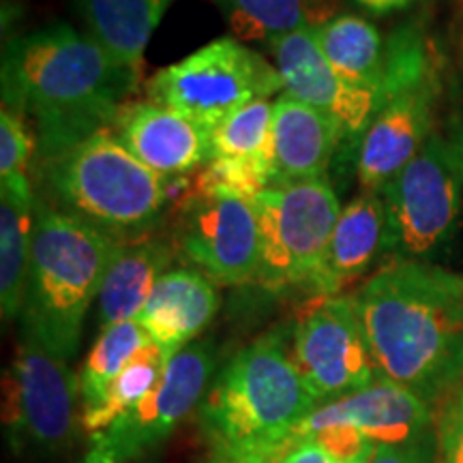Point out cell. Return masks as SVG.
<instances>
[{"instance_id": "52a82bcc", "label": "cell", "mask_w": 463, "mask_h": 463, "mask_svg": "<svg viewBox=\"0 0 463 463\" xmlns=\"http://www.w3.org/2000/svg\"><path fill=\"white\" fill-rule=\"evenodd\" d=\"M384 260L433 262L459 234L463 215V140L455 127L431 133L416 157L382 191Z\"/></svg>"}, {"instance_id": "8fae6325", "label": "cell", "mask_w": 463, "mask_h": 463, "mask_svg": "<svg viewBox=\"0 0 463 463\" xmlns=\"http://www.w3.org/2000/svg\"><path fill=\"white\" fill-rule=\"evenodd\" d=\"M215 352L195 341L167 364L153 391L108 430L89 436L82 463H133L164 444L187 416L200 408L211 384Z\"/></svg>"}, {"instance_id": "836d02e7", "label": "cell", "mask_w": 463, "mask_h": 463, "mask_svg": "<svg viewBox=\"0 0 463 463\" xmlns=\"http://www.w3.org/2000/svg\"><path fill=\"white\" fill-rule=\"evenodd\" d=\"M307 3V7H309V15H311V26H314V15H317V11H322L324 7H326V0H305ZM322 15H324V20H328L326 17V14H324L322 11Z\"/></svg>"}, {"instance_id": "1f68e13d", "label": "cell", "mask_w": 463, "mask_h": 463, "mask_svg": "<svg viewBox=\"0 0 463 463\" xmlns=\"http://www.w3.org/2000/svg\"><path fill=\"white\" fill-rule=\"evenodd\" d=\"M352 3H356L358 7L369 11V14L384 15V14H392V11L408 9L410 5L416 3V0H352Z\"/></svg>"}, {"instance_id": "7402d4cb", "label": "cell", "mask_w": 463, "mask_h": 463, "mask_svg": "<svg viewBox=\"0 0 463 463\" xmlns=\"http://www.w3.org/2000/svg\"><path fill=\"white\" fill-rule=\"evenodd\" d=\"M170 0H78L89 34L116 61L140 73L144 50Z\"/></svg>"}, {"instance_id": "5b68a950", "label": "cell", "mask_w": 463, "mask_h": 463, "mask_svg": "<svg viewBox=\"0 0 463 463\" xmlns=\"http://www.w3.org/2000/svg\"><path fill=\"white\" fill-rule=\"evenodd\" d=\"M42 178L52 206L123 245L148 236L174 200L172 183L133 157L112 129L42 159Z\"/></svg>"}, {"instance_id": "5bb4252c", "label": "cell", "mask_w": 463, "mask_h": 463, "mask_svg": "<svg viewBox=\"0 0 463 463\" xmlns=\"http://www.w3.org/2000/svg\"><path fill=\"white\" fill-rule=\"evenodd\" d=\"M269 48L281 75L283 92L331 116L344 131L345 142L354 140L358 146L373 118L378 92L345 82L324 58L311 26L273 39Z\"/></svg>"}, {"instance_id": "44dd1931", "label": "cell", "mask_w": 463, "mask_h": 463, "mask_svg": "<svg viewBox=\"0 0 463 463\" xmlns=\"http://www.w3.org/2000/svg\"><path fill=\"white\" fill-rule=\"evenodd\" d=\"M37 198L28 178L0 181V303L3 320L22 316Z\"/></svg>"}, {"instance_id": "7a4b0ae2", "label": "cell", "mask_w": 463, "mask_h": 463, "mask_svg": "<svg viewBox=\"0 0 463 463\" xmlns=\"http://www.w3.org/2000/svg\"><path fill=\"white\" fill-rule=\"evenodd\" d=\"M140 73L89 33L67 24L22 34L5 48L3 108L37 125L39 159L112 129Z\"/></svg>"}, {"instance_id": "484cf974", "label": "cell", "mask_w": 463, "mask_h": 463, "mask_svg": "<svg viewBox=\"0 0 463 463\" xmlns=\"http://www.w3.org/2000/svg\"><path fill=\"white\" fill-rule=\"evenodd\" d=\"M239 42H266L311 26L305 0H215Z\"/></svg>"}, {"instance_id": "d4e9b609", "label": "cell", "mask_w": 463, "mask_h": 463, "mask_svg": "<svg viewBox=\"0 0 463 463\" xmlns=\"http://www.w3.org/2000/svg\"><path fill=\"white\" fill-rule=\"evenodd\" d=\"M172 358L174 356L167 354L164 347L157 344L142 347L133 356V361L120 372L118 378L112 382L106 397L95 408L82 412V430L92 436V433L108 430L120 416L136 408L157 386Z\"/></svg>"}, {"instance_id": "4dcf8cb0", "label": "cell", "mask_w": 463, "mask_h": 463, "mask_svg": "<svg viewBox=\"0 0 463 463\" xmlns=\"http://www.w3.org/2000/svg\"><path fill=\"white\" fill-rule=\"evenodd\" d=\"M277 463H347V461L328 453V450L320 447L316 439L305 438L300 439L297 447L289 449L288 453L281 457V461Z\"/></svg>"}, {"instance_id": "3957f363", "label": "cell", "mask_w": 463, "mask_h": 463, "mask_svg": "<svg viewBox=\"0 0 463 463\" xmlns=\"http://www.w3.org/2000/svg\"><path fill=\"white\" fill-rule=\"evenodd\" d=\"M316 408L289 356V339L266 333L236 352L208 386L198 408L200 463L281 461Z\"/></svg>"}, {"instance_id": "f1b7e54d", "label": "cell", "mask_w": 463, "mask_h": 463, "mask_svg": "<svg viewBox=\"0 0 463 463\" xmlns=\"http://www.w3.org/2000/svg\"><path fill=\"white\" fill-rule=\"evenodd\" d=\"M438 405L433 463H463V380Z\"/></svg>"}, {"instance_id": "4fadbf2b", "label": "cell", "mask_w": 463, "mask_h": 463, "mask_svg": "<svg viewBox=\"0 0 463 463\" xmlns=\"http://www.w3.org/2000/svg\"><path fill=\"white\" fill-rule=\"evenodd\" d=\"M174 251L219 286L256 279L260 232L256 208L245 198L191 191L178 204Z\"/></svg>"}, {"instance_id": "9c48e42d", "label": "cell", "mask_w": 463, "mask_h": 463, "mask_svg": "<svg viewBox=\"0 0 463 463\" xmlns=\"http://www.w3.org/2000/svg\"><path fill=\"white\" fill-rule=\"evenodd\" d=\"M277 92H283L277 67L234 37L206 43L159 69L146 84L148 101L183 114L208 133L247 103Z\"/></svg>"}, {"instance_id": "277c9868", "label": "cell", "mask_w": 463, "mask_h": 463, "mask_svg": "<svg viewBox=\"0 0 463 463\" xmlns=\"http://www.w3.org/2000/svg\"><path fill=\"white\" fill-rule=\"evenodd\" d=\"M120 247L90 223L37 200L22 331L61 361H71L89 307Z\"/></svg>"}, {"instance_id": "9a60e30c", "label": "cell", "mask_w": 463, "mask_h": 463, "mask_svg": "<svg viewBox=\"0 0 463 463\" xmlns=\"http://www.w3.org/2000/svg\"><path fill=\"white\" fill-rule=\"evenodd\" d=\"M112 129L133 157L165 181L195 174L211 159V133L153 101L127 103Z\"/></svg>"}, {"instance_id": "603a6c76", "label": "cell", "mask_w": 463, "mask_h": 463, "mask_svg": "<svg viewBox=\"0 0 463 463\" xmlns=\"http://www.w3.org/2000/svg\"><path fill=\"white\" fill-rule=\"evenodd\" d=\"M324 58L345 82L378 92L386 75V42L372 22L358 15L328 17L311 26Z\"/></svg>"}, {"instance_id": "7c38bea8", "label": "cell", "mask_w": 463, "mask_h": 463, "mask_svg": "<svg viewBox=\"0 0 463 463\" xmlns=\"http://www.w3.org/2000/svg\"><path fill=\"white\" fill-rule=\"evenodd\" d=\"M289 356L317 405L380 378L352 297H322L307 307L289 335Z\"/></svg>"}, {"instance_id": "ac0fdd59", "label": "cell", "mask_w": 463, "mask_h": 463, "mask_svg": "<svg viewBox=\"0 0 463 463\" xmlns=\"http://www.w3.org/2000/svg\"><path fill=\"white\" fill-rule=\"evenodd\" d=\"M386 247V208L382 194L361 191L341 208L311 294L317 298L339 297V292L367 273Z\"/></svg>"}, {"instance_id": "cb8c5ba5", "label": "cell", "mask_w": 463, "mask_h": 463, "mask_svg": "<svg viewBox=\"0 0 463 463\" xmlns=\"http://www.w3.org/2000/svg\"><path fill=\"white\" fill-rule=\"evenodd\" d=\"M148 344L153 341L137 320L118 322L114 326L103 328L78 373L82 412L95 408L106 397L112 382L133 361V356Z\"/></svg>"}, {"instance_id": "6da1fadb", "label": "cell", "mask_w": 463, "mask_h": 463, "mask_svg": "<svg viewBox=\"0 0 463 463\" xmlns=\"http://www.w3.org/2000/svg\"><path fill=\"white\" fill-rule=\"evenodd\" d=\"M352 298L380 378L431 405L463 380V275L395 260Z\"/></svg>"}, {"instance_id": "8992f818", "label": "cell", "mask_w": 463, "mask_h": 463, "mask_svg": "<svg viewBox=\"0 0 463 463\" xmlns=\"http://www.w3.org/2000/svg\"><path fill=\"white\" fill-rule=\"evenodd\" d=\"M439 69L419 26H399L386 39V75L378 106L356 146L361 191L382 194L436 131Z\"/></svg>"}, {"instance_id": "30bf717a", "label": "cell", "mask_w": 463, "mask_h": 463, "mask_svg": "<svg viewBox=\"0 0 463 463\" xmlns=\"http://www.w3.org/2000/svg\"><path fill=\"white\" fill-rule=\"evenodd\" d=\"M80 384L67 361L20 331L5 375V431L15 457H52L73 447L82 427Z\"/></svg>"}, {"instance_id": "d6a6232c", "label": "cell", "mask_w": 463, "mask_h": 463, "mask_svg": "<svg viewBox=\"0 0 463 463\" xmlns=\"http://www.w3.org/2000/svg\"><path fill=\"white\" fill-rule=\"evenodd\" d=\"M457 80H459V82H457V90H459V109H457L453 127L463 140V50H461V58H459V78H457Z\"/></svg>"}, {"instance_id": "4316f807", "label": "cell", "mask_w": 463, "mask_h": 463, "mask_svg": "<svg viewBox=\"0 0 463 463\" xmlns=\"http://www.w3.org/2000/svg\"><path fill=\"white\" fill-rule=\"evenodd\" d=\"M273 106L270 99H256L241 108L211 131V157L258 159L270 164L273 137Z\"/></svg>"}, {"instance_id": "ffe728a7", "label": "cell", "mask_w": 463, "mask_h": 463, "mask_svg": "<svg viewBox=\"0 0 463 463\" xmlns=\"http://www.w3.org/2000/svg\"><path fill=\"white\" fill-rule=\"evenodd\" d=\"M170 241L144 236L118 249L97 297V320L101 331L118 322L136 320L142 307L167 270H172Z\"/></svg>"}, {"instance_id": "83f0119b", "label": "cell", "mask_w": 463, "mask_h": 463, "mask_svg": "<svg viewBox=\"0 0 463 463\" xmlns=\"http://www.w3.org/2000/svg\"><path fill=\"white\" fill-rule=\"evenodd\" d=\"M37 153V136L28 131L26 120L14 109L0 114V181L28 178V165Z\"/></svg>"}, {"instance_id": "e0dca14e", "label": "cell", "mask_w": 463, "mask_h": 463, "mask_svg": "<svg viewBox=\"0 0 463 463\" xmlns=\"http://www.w3.org/2000/svg\"><path fill=\"white\" fill-rule=\"evenodd\" d=\"M341 142L345 136L331 116L281 92L273 106V184L326 178Z\"/></svg>"}, {"instance_id": "ba28073f", "label": "cell", "mask_w": 463, "mask_h": 463, "mask_svg": "<svg viewBox=\"0 0 463 463\" xmlns=\"http://www.w3.org/2000/svg\"><path fill=\"white\" fill-rule=\"evenodd\" d=\"M260 232V266L253 283L266 292H311L324 251L341 215L328 178L273 184L251 200Z\"/></svg>"}, {"instance_id": "f546056e", "label": "cell", "mask_w": 463, "mask_h": 463, "mask_svg": "<svg viewBox=\"0 0 463 463\" xmlns=\"http://www.w3.org/2000/svg\"><path fill=\"white\" fill-rule=\"evenodd\" d=\"M433 449H436V442L416 444L408 449L378 447L367 463H433Z\"/></svg>"}, {"instance_id": "2e32d148", "label": "cell", "mask_w": 463, "mask_h": 463, "mask_svg": "<svg viewBox=\"0 0 463 463\" xmlns=\"http://www.w3.org/2000/svg\"><path fill=\"white\" fill-rule=\"evenodd\" d=\"M322 408L335 420L356 427L375 449H408L433 442V405L391 380L378 378L367 389Z\"/></svg>"}, {"instance_id": "d6986e66", "label": "cell", "mask_w": 463, "mask_h": 463, "mask_svg": "<svg viewBox=\"0 0 463 463\" xmlns=\"http://www.w3.org/2000/svg\"><path fill=\"white\" fill-rule=\"evenodd\" d=\"M217 283L194 269H172L153 288L136 320L170 356L191 345L219 311Z\"/></svg>"}]
</instances>
